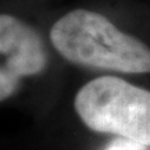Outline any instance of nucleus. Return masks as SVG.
Here are the masks:
<instances>
[{"mask_svg": "<svg viewBox=\"0 0 150 150\" xmlns=\"http://www.w3.org/2000/svg\"><path fill=\"white\" fill-rule=\"evenodd\" d=\"M49 39L68 63L122 74H149L150 47L100 13L75 8L54 22Z\"/></svg>", "mask_w": 150, "mask_h": 150, "instance_id": "obj_1", "label": "nucleus"}, {"mask_svg": "<svg viewBox=\"0 0 150 150\" xmlns=\"http://www.w3.org/2000/svg\"><path fill=\"white\" fill-rule=\"evenodd\" d=\"M75 111L92 131L150 146V91L103 75L76 92Z\"/></svg>", "mask_w": 150, "mask_h": 150, "instance_id": "obj_2", "label": "nucleus"}, {"mask_svg": "<svg viewBox=\"0 0 150 150\" xmlns=\"http://www.w3.org/2000/svg\"><path fill=\"white\" fill-rule=\"evenodd\" d=\"M0 56L7 70L18 76H35L45 72L49 54L40 33L20 17L0 13Z\"/></svg>", "mask_w": 150, "mask_h": 150, "instance_id": "obj_3", "label": "nucleus"}, {"mask_svg": "<svg viewBox=\"0 0 150 150\" xmlns=\"http://www.w3.org/2000/svg\"><path fill=\"white\" fill-rule=\"evenodd\" d=\"M20 88V78L10 72L4 65H0V102L11 97Z\"/></svg>", "mask_w": 150, "mask_h": 150, "instance_id": "obj_4", "label": "nucleus"}, {"mask_svg": "<svg viewBox=\"0 0 150 150\" xmlns=\"http://www.w3.org/2000/svg\"><path fill=\"white\" fill-rule=\"evenodd\" d=\"M146 147L147 146H143V145H140V143L132 142V140H129V139L120 138V139H115L114 142H111L104 150H146Z\"/></svg>", "mask_w": 150, "mask_h": 150, "instance_id": "obj_5", "label": "nucleus"}]
</instances>
